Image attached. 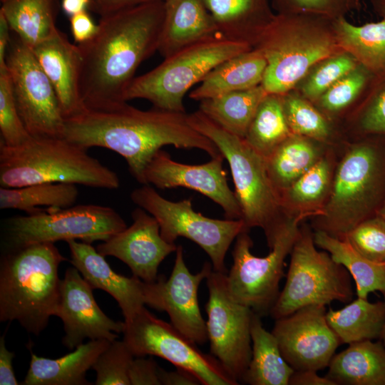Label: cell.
<instances>
[{
  "mask_svg": "<svg viewBox=\"0 0 385 385\" xmlns=\"http://www.w3.org/2000/svg\"><path fill=\"white\" fill-rule=\"evenodd\" d=\"M164 14V0H157L101 16L93 38L78 44L87 110L109 111L127 102L138 68L158 51Z\"/></svg>",
  "mask_w": 385,
  "mask_h": 385,
  "instance_id": "1",
  "label": "cell"
},
{
  "mask_svg": "<svg viewBox=\"0 0 385 385\" xmlns=\"http://www.w3.org/2000/svg\"><path fill=\"white\" fill-rule=\"evenodd\" d=\"M63 136L86 149L100 147L119 154L142 185L146 166L165 145L199 149L211 158L222 154L211 140L190 125L186 112L156 108L143 111L127 102L109 111L87 110L65 120Z\"/></svg>",
  "mask_w": 385,
  "mask_h": 385,
  "instance_id": "2",
  "label": "cell"
},
{
  "mask_svg": "<svg viewBox=\"0 0 385 385\" xmlns=\"http://www.w3.org/2000/svg\"><path fill=\"white\" fill-rule=\"evenodd\" d=\"M66 260L52 242L7 250L0 265V321H17L38 335L56 315L58 266Z\"/></svg>",
  "mask_w": 385,
  "mask_h": 385,
  "instance_id": "3",
  "label": "cell"
},
{
  "mask_svg": "<svg viewBox=\"0 0 385 385\" xmlns=\"http://www.w3.org/2000/svg\"><path fill=\"white\" fill-rule=\"evenodd\" d=\"M71 183L115 190L118 175L88 149L65 138H34L16 147L0 145V185Z\"/></svg>",
  "mask_w": 385,
  "mask_h": 385,
  "instance_id": "4",
  "label": "cell"
},
{
  "mask_svg": "<svg viewBox=\"0 0 385 385\" xmlns=\"http://www.w3.org/2000/svg\"><path fill=\"white\" fill-rule=\"evenodd\" d=\"M385 202V137L351 148L339 163L316 230L344 239Z\"/></svg>",
  "mask_w": 385,
  "mask_h": 385,
  "instance_id": "5",
  "label": "cell"
},
{
  "mask_svg": "<svg viewBox=\"0 0 385 385\" xmlns=\"http://www.w3.org/2000/svg\"><path fill=\"white\" fill-rule=\"evenodd\" d=\"M188 120L215 144L227 161L241 220L248 229L262 228L271 248L287 215L279 193L270 177L265 158L244 138L227 132L200 110L188 113Z\"/></svg>",
  "mask_w": 385,
  "mask_h": 385,
  "instance_id": "6",
  "label": "cell"
},
{
  "mask_svg": "<svg viewBox=\"0 0 385 385\" xmlns=\"http://www.w3.org/2000/svg\"><path fill=\"white\" fill-rule=\"evenodd\" d=\"M245 42L221 34L202 40L164 58L151 71L135 77L125 101L143 98L154 108L185 113L183 98L188 90L223 61L251 50Z\"/></svg>",
  "mask_w": 385,
  "mask_h": 385,
  "instance_id": "7",
  "label": "cell"
},
{
  "mask_svg": "<svg viewBox=\"0 0 385 385\" xmlns=\"http://www.w3.org/2000/svg\"><path fill=\"white\" fill-rule=\"evenodd\" d=\"M313 234L300 228L290 252L284 287L270 311L277 319L311 305L350 302L354 295L349 273L327 252L318 251Z\"/></svg>",
  "mask_w": 385,
  "mask_h": 385,
  "instance_id": "8",
  "label": "cell"
},
{
  "mask_svg": "<svg viewBox=\"0 0 385 385\" xmlns=\"http://www.w3.org/2000/svg\"><path fill=\"white\" fill-rule=\"evenodd\" d=\"M304 217L287 216L270 253L265 257L252 253L253 242L249 229H244L235 239L233 263L226 274L227 289L235 301L260 317L270 313L279 297L284 260L292 251L299 232V223Z\"/></svg>",
  "mask_w": 385,
  "mask_h": 385,
  "instance_id": "9",
  "label": "cell"
},
{
  "mask_svg": "<svg viewBox=\"0 0 385 385\" xmlns=\"http://www.w3.org/2000/svg\"><path fill=\"white\" fill-rule=\"evenodd\" d=\"M130 197L134 204L156 219L165 241L175 243L182 237L194 242L209 256L213 270L227 273V252L237 235L247 228L242 220L207 217L193 209L192 197L168 200L150 185L134 189Z\"/></svg>",
  "mask_w": 385,
  "mask_h": 385,
  "instance_id": "10",
  "label": "cell"
},
{
  "mask_svg": "<svg viewBox=\"0 0 385 385\" xmlns=\"http://www.w3.org/2000/svg\"><path fill=\"white\" fill-rule=\"evenodd\" d=\"M127 227L113 208L87 204L13 217L6 222L7 250L33 244L80 240L106 241Z\"/></svg>",
  "mask_w": 385,
  "mask_h": 385,
  "instance_id": "11",
  "label": "cell"
},
{
  "mask_svg": "<svg viewBox=\"0 0 385 385\" xmlns=\"http://www.w3.org/2000/svg\"><path fill=\"white\" fill-rule=\"evenodd\" d=\"M123 341L135 356L153 355L192 374L202 385L239 384L212 354L201 351L171 323L145 307L125 322Z\"/></svg>",
  "mask_w": 385,
  "mask_h": 385,
  "instance_id": "12",
  "label": "cell"
},
{
  "mask_svg": "<svg viewBox=\"0 0 385 385\" xmlns=\"http://www.w3.org/2000/svg\"><path fill=\"white\" fill-rule=\"evenodd\" d=\"M6 63L15 102L29 134L34 138H63L65 119L53 86L31 48L15 34Z\"/></svg>",
  "mask_w": 385,
  "mask_h": 385,
  "instance_id": "13",
  "label": "cell"
},
{
  "mask_svg": "<svg viewBox=\"0 0 385 385\" xmlns=\"http://www.w3.org/2000/svg\"><path fill=\"white\" fill-rule=\"evenodd\" d=\"M226 274L212 269L206 278L207 340L211 354L240 384L252 356L250 328L254 312L230 296Z\"/></svg>",
  "mask_w": 385,
  "mask_h": 385,
  "instance_id": "14",
  "label": "cell"
},
{
  "mask_svg": "<svg viewBox=\"0 0 385 385\" xmlns=\"http://www.w3.org/2000/svg\"><path fill=\"white\" fill-rule=\"evenodd\" d=\"M255 44L267 61L262 86L268 94L279 96L289 91L312 66L333 50L331 41L324 36L294 37L288 32L283 14L274 16Z\"/></svg>",
  "mask_w": 385,
  "mask_h": 385,
  "instance_id": "15",
  "label": "cell"
},
{
  "mask_svg": "<svg viewBox=\"0 0 385 385\" xmlns=\"http://www.w3.org/2000/svg\"><path fill=\"white\" fill-rule=\"evenodd\" d=\"M324 305H311L275 319L272 333L294 371H319L328 367L342 344L329 325Z\"/></svg>",
  "mask_w": 385,
  "mask_h": 385,
  "instance_id": "16",
  "label": "cell"
},
{
  "mask_svg": "<svg viewBox=\"0 0 385 385\" xmlns=\"http://www.w3.org/2000/svg\"><path fill=\"white\" fill-rule=\"evenodd\" d=\"M220 154L205 163L189 165L172 159L160 150L144 171V185L158 189L185 188L197 191L220 205L225 218L241 220V210L235 192L230 189Z\"/></svg>",
  "mask_w": 385,
  "mask_h": 385,
  "instance_id": "17",
  "label": "cell"
},
{
  "mask_svg": "<svg viewBox=\"0 0 385 385\" xmlns=\"http://www.w3.org/2000/svg\"><path fill=\"white\" fill-rule=\"evenodd\" d=\"M93 289L75 267L66 270L56 316L63 321L62 342L69 349H75L86 339L114 341L124 330V322L110 319L98 306Z\"/></svg>",
  "mask_w": 385,
  "mask_h": 385,
  "instance_id": "18",
  "label": "cell"
},
{
  "mask_svg": "<svg viewBox=\"0 0 385 385\" xmlns=\"http://www.w3.org/2000/svg\"><path fill=\"white\" fill-rule=\"evenodd\" d=\"M133 222L96 247L104 257L113 256L126 264L133 275L147 282L158 279V267L178 245L165 241L156 219L138 207L131 213Z\"/></svg>",
  "mask_w": 385,
  "mask_h": 385,
  "instance_id": "19",
  "label": "cell"
},
{
  "mask_svg": "<svg viewBox=\"0 0 385 385\" xmlns=\"http://www.w3.org/2000/svg\"><path fill=\"white\" fill-rule=\"evenodd\" d=\"M68 243L71 263L93 289L110 294L118 302L124 322L130 321L145 305L158 310V284L147 282L133 275L116 273L91 244L71 240Z\"/></svg>",
  "mask_w": 385,
  "mask_h": 385,
  "instance_id": "20",
  "label": "cell"
},
{
  "mask_svg": "<svg viewBox=\"0 0 385 385\" xmlns=\"http://www.w3.org/2000/svg\"><path fill=\"white\" fill-rule=\"evenodd\" d=\"M212 270V265L205 262L198 272L191 273L184 260L183 247L178 245L170 277L160 275L158 279L159 311L166 312L173 326L199 345L208 340L206 322L199 306L198 288Z\"/></svg>",
  "mask_w": 385,
  "mask_h": 385,
  "instance_id": "21",
  "label": "cell"
},
{
  "mask_svg": "<svg viewBox=\"0 0 385 385\" xmlns=\"http://www.w3.org/2000/svg\"><path fill=\"white\" fill-rule=\"evenodd\" d=\"M56 91L65 120L87 111L81 94V55L78 44L58 30L31 48Z\"/></svg>",
  "mask_w": 385,
  "mask_h": 385,
  "instance_id": "22",
  "label": "cell"
},
{
  "mask_svg": "<svg viewBox=\"0 0 385 385\" xmlns=\"http://www.w3.org/2000/svg\"><path fill=\"white\" fill-rule=\"evenodd\" d=\"M165 14L158 51L166 58L220 34L204 0H164Z\"/></svg>",
  "mask_w": 385,
  "mask_h": 385,
  "instance_id": "23",
  "label": "cell"
},
{
  "mask_svg": "<svg viewBox=\"0 0 385 385\" xmlns=\"http://www.w3.org/2000/svg\"><path fill=\"white\" fill-rule=\"evenodd\" d=\"M110 343L106 339L90 340L58 359L40 357L31 351L29 369L21 384H91L86 374Z\"/></svg>",
  "mask_w": 385,
  "mask_h": 385,
  "instance_id": "24",
  "label": "cell"
},
{
  "mask_svg": "<svg viewBox=\"0 0 385 385\" xmlns=\"http://www.w3.org/2000/svg\"><path fill=\"white\" fill-rule=\"evenodd\" d=\"M266 67L267 61L258 49L242 53L213 68L189 97L200 101L252 88L262 84Z\"/></svg>",
  "mask_w": 385,
  "mask_h": 385,
  "instance_id": "25",
  "label": "cell"
},
{
  "mask_svg": "<svg viewBox=\"0 0 385 385\" xmlns=\"http://www.w3.org/2000/svg\"><path fill=\"white\" fill-rule=\"evenodd\" d=\"M326 376L336 385H385V346L364 340L334 354Z\"/></svg>",
  "mask_w": 385,
  "mask_h": 385,
  "instance_id": "26",
  "label": "cell"
},
{
  "mask_svg": "<svg viewBox=\"0 0 385 385\" xmlns=\"http://www.w3.org/2000/svg\"><path fill=\"white\" fill-rule=\"evenodd\" d=\"M223 36L250 46L274 18L267 0H204Z\"/></svg>",
  "mask_w": 385,
  "mask_h": 385,
  "instance_id": "27",
  "label": "cell"
},
{
  "mask_svg": "<svg viewBox=\"0 0 385 385\" xmlns=\"http://www.w3.org/2000/svg\"><path fill=\"white\" fill-rule=\"evenodd\" d=\"M255 313L251 322L252 356L242 383L250 385H288L294 370L284 359L272 332Z\"/></svg>",
  "mask_w": 385,
  "mask_h": 385,
  "instance_id": "28",
  "label": "cell"
},
{
  "mask_svg": "<svg viewBox=\"0 0 385 385\" xmlns=\"http://www.w3.org/2000/svg\"><path fill=\"white\" fill-rule=\"evenodd\" d=\"M61 0H6L0 11L11 31L32 48L58 29L56 17Z\"/></svg>",
  "mask_w": 385,
  "mask_h": 385,
  "instance_id": "29",
  "label": "cell"
},
{
  "mask_svg": "<svg viewBox=\"0 0 385 385\" xmlns=\"http://www.w3.org/2000/svg\"><path fill=\"white\" fill-rule=\"evenodd\" d=\"M327 322L342 344H351L381 337L384 322V302H370L358 298L337 310L326 313Z\"/></svg>",
  "mask_w": 385,
  "mask_h": 385,
  "instance_id": "30",
  "label": "cell"
},
{
  "mask_svg": "<svg viewBox=\"0 0 385 385\" xmlns=\"http://www.w3.org/2000/svg\"><path fill=\"white\" fill-rule=\"evenodd\" d=\"M267 95L260 84L202 100L198 110L227 132L244 138L260 104Z\"/></svg>",
  "mask_w": 385,
  "mask_h": 385,
  "instance_id": "31",
  "label": "cell"
},
{
  "mask_svg": "<svg viewBox=\"0 0 385 385\" xmlns=\"http://www.w3.org/2000/svg\"><path fill=\"white\" fill-rule=\"evenodd\" d=\"M313 237L316 245L347 270L355 282L358 297L367 298L371 292H385L384 265L366 258L345 238L335 237L322 230H316Z\"/></svg>",
  "mask_w": 385,
  "mask_h": 385,
  "instance_id": "32",
  "label": "cell"
},
{
  "mask_svg": "<svg viewBox=\"0 0 385 385\" xmlns=\"http://www.w3.org/2000/svg\"><path fill=\"white\" fill-rule=\"evenodd\" d=\"M332 165L322 157L288 188L279 192L287 216L319 215L332 185Z\"/></svg>",
  "mask_w": 385,
  "mask_h": 385,
  "instance_id": "33",
  "label": "cell"
},
{
  "mask_svg": "<svg viewBox=\"0 0 385 385\" xmlns=\"http://www.w3.org/2000/svg\"><path fill=\"white\" fill-rule=\"evenodd\" d=\"M77 185L37 183L19 188H0V208L17 210L28 215L67 208L74 205Z\"/></svg>",
  "mask_w": 385,
  "mask_h": 385,
  "instance_id": "34",
  "label": "cell"
},
{
  "mask_svg": "<svg viewBox=\"0 0 385 385\" xmlns=\"http://www.w3.org/2000/svg\"><path fill=\"white\" fill-rule=\"evenodd\" d=\"M322 157L320 148L310 138L293 134L265 159L270 177L279 193Z\"/></svg>",
  "mask_w": 385,
  "mask_h": 385,
  "instance_id": "35",
  "label": "cell"
},
{
  "mask_svg": "<svg viewBox=\"0 0 385 385\" xmlns=\"http://www.w3.org/2000/svg\"><path fill=\"white\" fill-rule=\"evenodd\" d=\"M292 135L282 98L279 95L268 94L260 104L244 139L266 158Z\"/></svg>",
  "mask_w": 385,
  "mask_h": 385,
  "instance_id": "36",
  "label": "cell"
},
{
  "mask_svg": "<svg viewBox=\"0 0 385 385\" xmlns=\"http://www.w3.org/2000/svg\"><path fill=\"white\" fill-rule=\"evenodd\" d=\"M337 27L342 43L364 67L373 74L385 71V19L357 26L341 16Z\"/></svg>",
  "mask_w": 385,
  "mask_h": 385,
  "instance_id": "37",
  "label": "cell"
},
{
  "mask_svg": "<svg viewBox=\"0 0 385 385\" xmlns=\"http://www.w3.org/2000/svg\"><path fill=\"white\" fill-rule=\"evenodd\" d=\"M0 133L1 143L8 147L19 146L32 138L20 117L7 66L0 70Z\"/></svg>",
  "mask_w": 385,
  "mask_h": 385,
  "instance_id": "38",
  "label": "cell"
},
{
  "mask_svg": "<svg viewBox=\"0 0 385 385\" xmlns=\"http://www.w3.org/2000/svg\"><path fill=\"white\" fill-rule=\"evenodd\" d=\"M134 358L123 340L111 342L92 367L96 372L95 384L130 385L128 371Z\"/></svg>",
  "mask_w": 385,
  "mask_h": 385,
  "instance_id": "39",
  "label": "cell"
},
{
  "mask_svg": "<svg viewBox=\"0 0 385 385\" xmlns=\"http://www.w3.org/2000/svg\"><path fill=\"white\" fill-rule=\"evenodd\" d=\"M287 125L297 135L322 140L329 135L328 125L322 115L306 101L294 96L282 99Z\"/></svg>",
  "mask_w": 385,
  "mask_h": 385,
  "instance_id": "40",
  "label": "cell"
},
{
  "mask_svg": "<svg viewBox=\"0 0 385 385\" xmlns=\"http://www.w3.org/2000/svg\"><path fill=\"white\" fill-rule=\"evenodd\" d=\"M344 238L368 260L385 265V220L381 216L362 221Z\"/></svg>",
  "mask_w": 385,
  "mask_h": 385,
  "instance_id": "41",
  "label": "cell"
},
{
  "mask_svg": "<svg viewBox=\"0 0 385 385\" xmlns=\"http://www.w3.org/2000/svg\"><path fill=\"white\" fill-rule=\"evenodd\" d=\"M356 67V59L350 56L330 58L311 74L303 87V92L307 97L316 98Z\"/></svg>",
  "mask_w": 385,
  "mask_h": 385,
  "instance_id": "42",
  "label": "cell"
},
{
  "mask_svg": "<svg viewBox=\"0 0 385 385\" xmlns=\"http://www.w3.org/2000/svg\"><path fill=\"white\" fill-rule=\"evenodd\" d=\"M369 73L365 67H356L331 86L322 95L321 103L330 111L340 110L349 105L368 82Z\"/></svg>",
  "mask_w": 385,
  "mask_h": 385,
  "instance_id": "43",
  "label": "cell"
},
{
  "mask_svg": "<svg viewBox=\"0 0 385 385\" xmlns=\"http://www.w3.org/2000/svg\"><path fill=\"white\" fill-rule=\"evenodd\" d=\"M374 75L377 84L364 109L360 125L367 134L385 137V71Z\"/></svg>",
  "mask_w": 385,
  "mask_h": 385,
  "instance_id": "44",
  "label": "cell"
},
{
  "mask_svg": "<svg viewBox=\"0 0 385 385\" xmlns=\"http://www.w3.org/2000/svg\"><path fill=\"white\" fill-rule=\"evenodd\" d=\"M279 14L307 12L324 16L340 15L356 4V0H273Z\"/></svg>",
  "mask_w": 385,
  "mask_h": 385,
  "instance_id": "45",
  "label": "cell"
},
{
  "mask_svg": "<svg viewBox=\"0 0 385 385\" xmlns=\"http://www.w3.org/2000/svg\"><path fill=\"white\" fill-rule=\"evenodd\" d=\"M159 368L151 358H134L128 371L130 385H161L158 376Z\"/></svg>",
  "mask_w": 385,
  "mask_h": 385,
  "instance_id": "46",
  "label": "cell"
},
{
  "mask_svg": "<svg viewBox=\"0 0 385 385\" xmlns=\"http://www.w3.org/2000/svg\"><path fill=\"white\" fill-rule=\"evenodd\" d=\"M71 31L76 44L88 41L96 34L98 24H96L90 14L86 11L69 17Z\"/></svg>",
  "mask_w": 385,
  "mask_h": 385,
  "instance_id": "47",
  "label": "cell"
},
{
  "mask_svg": "<svg viewBox=\"0 0 385 385\" xmlns=\"http://www.w3.org/2000/svg\"><path fill=\"white\" fill-rule=\"evenodd\" d=\"M153 1L157 0H91L89 10L103 16Z\"/></svg>",
  "mask_w": 385,
  "mask_h": 385,
  "instance_id": "48",
  "label": "cell"
},
{
  "mask_svg": "<svg viewBox=\"0 0 385 385\" xmlns=\"http://www.w3.org/2000/svg\"><path fill=\"white\" fill-rule=\"evenodd\" d=\"M15 354L9 351L5 345L4 335L0 339V384H19L16 379L12 366V360Z\"/></svg>",
  "mask_w": 385,
  "mask_h": 385,
  "instance_id": "49",
  "label": "cell"
},
{
  "mask_svg": "<svg viewBox=\"0 0 385 385\" xmlns=\"http://www.w3.org/2000/svg\"><path fill=\"white\" fill-rule=\"evenodd\" d=\"M158 376L161 385L200 384L198 379L192 374L180 368H176L175 371H166L160 367Z\"/></svg>",
  "mask_w": 385,
  "mask_h": 385,
  "instance_id": "50",
  "label": "cell"
},
{
  "mask_svg": "<svg viewBox=\"0 0 385 385\" xmlns=\"http://www.w3.org/2000/svg\"><path fill=\"white\" fill-rule=\"evenodd\" d=\"M317 371L314 370H299L294 371L289 381L290 385H336V384L328 379L320 376L317 374Z\"/></svg>",
  "mask_w": 385,
  "mask_h": 385,
  "instance_id": "51",
  "label": "cell"
},
{
  "mask_svg": "<svg viewBox=\"0 0 385 385\" xmlns=\"http://www.w3.org/2000/svg\"><path fill=\"white\" fill-rule=\"evenodd\" d=\"M10 31L8 21L0 11V70L6 68V53L11 38Z\"/></svg>",
  "mask_w": 385,
  "mask_h": 385,
  "instance_id": "52",
  "label": "cell"
},
{
  "mask_svg": "<svg viewBox=\"0 0 385 385\" xmlns=\"http://www.w3.org/2000/svg\"><path fill=\"white\" fill-rule=\"evenodd\" d=\"M91 0H61V9L69 17L89 10Z\"/></svg>",
  "mask_w": 385,
  "mask_h": 385,
  "instance_id": "53",
  "label": "cell"
},
{
  "mask_svg": "<svg viewBox=\"0 0 385 385\" xmlns=\"http://www.w3.org/2000/svg\"><path fill=\"white\" fill-rule=\"evenodd\" d=\"M375 11L385 19V0H371Z\"/></svg>",
  "mask_w": 385,
  "mask_h": 385,
  "instance_id": "54",
  "label": "cell"
},
{
  "mask_svg": "<svg viewBox=\"0 0 385 385\" xmlns=\"http://www.w3.org/2000/svg\"><path fill=\"white\" fill-rule=\"evenodd\" d=\"M376 215L381 216L385 220V202H384L382 206L380 207Z\"/></svg>",
  "mask_w": 385,
  "mask_h": 385,
  "instance_id": "55",
  "label": "cell"
},
{
  "mask_svg": "<svg viewBox=\"0 0 385 385\" xmlns=\"http://www.w3.org/2000/svg\"><path fill=\"white\" fill-rule=\"evenodd\" d=\"M383 294H384V307H385V292L383 293ZM380 339H381V342L384 344L385 346V322H384V325L383 331H382Z\"/></svg>",
  "mask_w": 385,
  "mask_h": 385,
  "instance_id": "56",
  "label": "cell"
},
{
  "mask_svg": "<svg viewBox=\"0 0 385 385\" xmlns=\"http://www.w3.org/2000/svg\"><path fill=\"white\" fill-rule=\"evenodd\" d=\"M6 0H1V3H4Z\"/></svg>",
  "mask_w": 385,
  "mask_h": 385,
  "instance_id": "57",
  "label": "cell"
},
{
  "mask_svg": "<svg viewBox=\"0 0 385 385\" xmlns=\"http://www.w3.org/2000/svg\"></svg>",
  "mask_w": 385,
  "mask_h": 385,
  "instance_id": "58",
  "label": "cell"
}]
</instances>
